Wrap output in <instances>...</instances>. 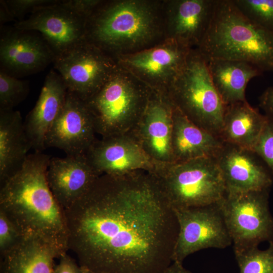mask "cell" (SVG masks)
I'll list each match as a JSON object with an SVG mask.
<instances>
[{
	"label": "cell",
	"mask_w": 273,
	"mask_h": 273,
	"mask_svg": "<svg viewBox=\"0 0 273 273\" xmlns=\"http://www.w3.org/2000/svg\"><path fill=\"white\" fill-rule=\"evenodd\" d=\"M164 273H192L184 267L183 263L173 262Z\"/></svg>",
	"instance_id": "36"
},
{
	"label": "cell",
	"mask_w": 273,
	"mask_h": 273,
	"mask_svg": "<svg viewBox=\"0 0 273 273\" xmlns=\"http://www.w3.org/2000/svg\"><path fill=\"white\" fill-rule=\"evenodd\" d=\"M83 268L84 273H98L97 272L93 271L92 270H90L84 267L81 266Z\"/></svg>",
	"instance_id": "37"
},
{
	"label": "cell",
	"mask_w": 273,
	"mask_h": 273,
	"mask_svg": "<svg viewBox=\"0 0 273 273\" xmlns=\"http://www.w3.org/2000/svg\"><path fill=\"white\" fill-rule=\"evenodd\" d=\"M172 105L165 94L153 91L140 121L130 132L155 161L173 162L172 152Z\"/></svg>",
	"instance_id": "15"
},
{
	"label": "cell",
	"mask_w": 273,
	"mask_h": 273,
	"mask_svg": "<svg viewBox=\"0 0 273 273\" xmlns=\"http://www.w3.org/2000/svg\"><path fill=\"white\" fill-rule=\"evenodd\" d=\"M191 49L172 39H165L150 48L115 59L121 68L153 91L166 94L184 66Z\"/></svg>",
	"instance_id": "11"
},
{
	"label": "cell",
	"mask_w": 273,
	"mask_h": 273,
	"mask_svg": "<svg viewBox=\"0 0 273 273\" xmlns=\"http://www.w3.org/2000/svg\"><path fill=\"white\" fill-rule=\"evenodd\" d=\"M96 134L87 104L67 90L64 105L46 134L45 147L58 148L67 155L85 154L97 139Z\"/></svg>",
	"instance_id": "14"
},
{
	"label": "cell",
	"mask_w": 273,
	"mask_h": 273,
	"mask_svg": "<svg viewBox=\"0 0 273 273\" xmlns=\"http://www.w3.org/2000/svg\"><path fill=\"white\" fill-rule=\"evenodd\" d=\"M216 0H164L165 39L197 48L210 23Z\"/></svg>",
	"instance_id": "16"
},
{
	"label": "cell",
	"mask_w": 273,
	"mask_h": 273,
	"mask_svg": "<svg viewBox=\"0 0 273 273\" xmlns=\"http://www.w3.org/2000/svg\"><path fill=\"white\" fill-rule=\"evenodd\" d=\"M28 83L3 70L0 72V110L14 109L27 97Z\"/></svg>",
	"instance_id": "27"
},
{
	"label": "cell",
	"mask_w": 273,
	"mask_h": 273,
	"mask_svg": "<svg viewBox=\"0 0 273 273\" xmlns=\"http://www.w3.org/2000/svg\"><path fill=\"white\" fill-rule=\"evenodd\" d=\"M164 0L102 1L86 19V40L116 59L165 39Z\"/></svg>",
	"instance_id": "3"
},
{
	"label": "cell",
	"mask_w": 273,
	"mask_h": 273,
	"mask_svg": "<svg viewBox=\"0 0 273 273\" xmlns=\"http://www.w3.org/2000/svg\"><path fill=\"white\" fill-rule=\"evenodd\" d=\"M150 173L173 209L215 204L226 195L215 158L162 164Z\"/></svg>",
	"instance_id": "7"
},
{
	"label": "cell",
	"mask_w": 273,
	"mask_h": 273,
	"mask_svg": "<svg viewBox=\"0 0 273 273\" xmlns=\"http://www.w3.org/2000/svg\"><path fill=\"white\" fill-rule=\"evenodd\" d=\"M196 49L206 59L250 63L273 71V33L248 18L233 0H216L212 19Z\"/></svg>",
	"instance_id": "4"
},
{
	"label": "cell",
	"mask_w": 273,
	"mask_h": 273,
	"mask_svg": "<svg viewBox=\"0 0 273 273\" xmlns=\"http://www.w3.org/2000/svg\"><path fill=\"white\" fill-rule=\"evenodd\" d=\"M153 90L128 71L118 69L85 101L101 138L124 134L135 127L149 104Z\"/></svg>",
	"instance_id": "5"
},
{
	"label": "cell",
	"mask_w": 273,
	"mask_h": 273,
	"mask_svg": "<svg viewBox=\"0 0 273 273\" xmlns=\"http://www.w3.org/2000/svg\"><path fill=\"white\" fill-rule=\"evenodd\" d=\"M102 1L101 0L60 1V4L76 15L86 19Z\"/></svg>",
	"instance_id": "32"
},
{
	"label": "cell",
	"mask_w": 273,
	"mask_h": 273,
	"mask_svg": "<svg viewBox=\"0 0 273 273\" xmlns=\"http://www.w3.org/2000/svg\"><path fill=\"white\" fill-rule=\"evenodd\" d=\"M67 89L60 75L52 70L48 74L35 105L26 117L27 136L35 152L46 149V134L60 114Z\"/></svg>",
	"instance_id": "20"
},
{
	"label": "cell",
	"mask_w": 273,
	"mask_h": 273,
	"mask_svg": "<svg viewBox=\"0 0 273 273\" xmlns=\"http://www.w3.org/2000/svg\"><path fill=\"white\" fill-rule=\"evenodd\" d=\"M239 273H273V241L268 248L260 250L258 246L235 251Z\"/></svg>",
	"instance_id": "26"
},
{
	"label": "cell",
	"mask_w": 273,
	"mask_h": 273,
	"mask_svg": "<svg viewBox=\"0 0 273 273\" xmlns=\"http://www.w3.org/2000/svg\"><path fill=\"white\" fill-rule=\"evenodd\" d=\"M253 151L265 163L273 174V122L268 120Z\"/></svg>",
	"instance_id": "29"
},
{
	"label": "cell",
	"mask_w": 273,
	"mask_h": 273,
	"mask_svg": "<svg viewBox=\"0 0 273 273\" xmlns=\"http://www.w3.org/2000/svg\"><path fill=\"white\" fill-rule=\"evenodd\" d=\"M86 20L65 8L57 1L36 9L27 19L16 22L14 28L39 32L56 56L86 40Z\"/></svg>",
	"instance_id": "12"
},
{
	"label": "cell",
	"mask_w": 273,
	"mask_h": 273,
	"mask_svg": "<svg viewBox=\"0 0 273 273\" xmlns=\"http://www.w3.org/2000/svg\"><path fill=\"white\" fill-rule=\"evenodd\" d=\"M268 190L226 194L217 203L232 239L234 252L273 241Z\"/></svg>",
	"instance_id": "8"
},
{
	"label": "cell",
	"mask_w": 273,
	"mask_h": 273,
	"mask_svg": "<svg viewBox=\"0 0 273 273\" xmlns=\"http://www.w3.org/2000/svg\"><path fill=\"white\" fill-rule=\"evenodd\" d=\"M51 156L35 152L21 167L1 184L0 210L23 236L50 245L60 257L67 253L68 230L64 209L48 183Z\"/></svg>",
	"instance_id": "2"
},
{
	"label": "cell",
	"mask_w": 273,
	"mask_h": 273,
	"mask_svg": "<svg viewBox=\"0 0 273 273\" xmlns=\"http://www.w3.org/2000/svg\"><path fill=\"white\" fill-rule=\"evenodd\" d=\"M54 0H9L5 2L14 17L32 13L36 9L56 3Z\"/></svg>",
	"instance_id": "31"
},
{
	"label": "cell",
	"mask_w": 273,
	"mask_h": 273,
	"mask_svg": "<svg viewBox=\"0 0 273 273\" xmlns=\"http://www.w3.org/2000/svg\"><path fill=\"white\" fill-rule=\"evenodd\" d=\"M172 107L173 162L215 158L223 146L222 140L195 124L176 108Z\"/></svg>",
	"instance_id": "21"
},
{
	"label": "cell",
	"mask_w": 273,
	"mask_h": 273,
	"mask_svg": "<svg viewBox=\"0 0 273 273\" xmlns=\"http://www.w3.org/2000/svg\"><path fill=\"white\" fill-rule=\"evenodd\" d=\"M23 236L14 224L0 210V252L2 255L14 246Z\"/></svg>",
	"instance_id": "30"
},
{
	"label": "cell",
	"mask_w": 273,
	"mask_h": 273,
	"mask_svg": "<svg viewBox=\"0 0 273 273\" xmlns=\"http://www.w3.org/2000/svg\"><path fill=\"white\" fill-rule=\"evenodd\" d=\"M100 176L85 154L51 158L47 171L49 186L64 209L81 198Z\"/></svg>",
	"instance_id": "18"
},
{
	"label": "cell",
	"mask_w": 273,
	"mask_h": 273,
	"mask_svg": "<svg viewBox=\"0 0 273 273\" xmlns=\"http://www.w3.org/2000/svg\"><path fill=\"white\" fill-rule=\"evenodd\" d=\"M55 55L40 37L14 28L1 34L0 60L12 73L35 72L54 62Z\"/></svg>",
	"instance_id": "19"
},
{
	"label": "cell",
	"mask_w": 273,
	"mask_h": 273,
	"mask_svg": "<svg viewBox=\"0 0 273 273\" xmlns=\"http://www.w3.org/2000/svg\"><path fill=\"white\" fill-rule=\"evenodd\" d=\"M252 21L273 33V0H233Z\"/></svg>",
	"instance_id": "28"
},
{
	"label": "cell",
	"mask_w": 273,
	"mask_h": 273,
	"mask_svg": "<svg viewBox=\"0 0 273 273\" xmlns=\"http://www.w3.org/2000/svg\"><path fill=\"white\" fill-rule=\"evenodd\" d=\"M206 60L212 83L225 106L246 101L245 91L249 81L263 73L253 65L244 61L217 58Z\"/></svg>",
	"instance_id": "25"
},
{
	"label": "cell",
	"mask_w": 273,
	"mask_h": 273,
	"mask_svg": "<svg viewBox=\"0 0 273 273\" xmlns=\"http://www.w3.org/2000/svg\"><path fill=\"white\" fill-rule=\"evenodd\" d=\"M64 210L68 250L81 266L98 273H164L173 262L177 220L148 171L101 175Z\"/></svg>",
	"instance_id": "1"
},
{
	"label": "cell",
	"mask_w": 273,
	"mask_h": 273,
	"mask_svg": "<svg viewBox=\"0 0 273 273\" xmlns=\"http://www.w3.org/2000/svg\"><path fill=\"white\" fill-rule=\"evenodd\" d=\"M53 63L67 90L84 101L119 68L114 58L86 40L56 56Z\"/></svg>",
	"instance_id": "9"
},
{
	"label": "cell",
	"mask_w": 273,
	"mask_h": 273,
	"mask_svg": "<svg viewBox=\"0 0 273 273\" xmlns=\"http://www.w3.org/2000/svg\"><path fill=\"white\" fill-rule=\"evenodd\" d=\"M54 273H84L82 267L67 254L59 258V263L55 266Z\"/></svg>",
	"instance_id": "33"
},
{
	"label": "cell",
	"mask_w": 273,
	"mask_h": 273,
	"mask_svg": "<svg viewBox=\"0 0 273 273\" xmlns=\"http://www.w3.org/2000/svg\"><path fill=\"white\" fill-rule=\"evenodd\" d=\"M215 159L226 194L269 190L272 185L270 173L253 151L223 143Z\"/></svg>",
	"instance_id": "17"
},
{
	"label": "cell",
	"mask_w": 273,
	"mask_h": 273,
	"mask_svg": "<svg viewBox=\"0 0 273 273\" xmlns=\"http://www.w3.org/2000/svg\"><path fill=\"white\" fill-rule=\"evenodd\" d=\"M259 101L264 115L273 122V86L267 87L260 96Z\"/></svg>",
	"instance_id": "34"
},
{
	"label": "cell",
	"mask_w": 273,
	"mask_h": 273,
	"mask_svg": "<svg viewBox=\"0 0 273 273\" xmlns=\"http://www.w3.org/2000/svg\"><path fill=\"white\" fill-rule=\"evenodd\" d=\"M268 119L247 101L225 106L219 138L253 151Z\"/></svg>",
	"instance_id": "22"
},
{
	"label": "cell",
	"mask_w": 273,
	"mask_h": 273,
	"mask_svg": "<svg viewBox=\"0 0 273 273\" xmlns=\"http://www.w3.org/2000/svg\"><path fill=\"white\" fill-rule=\"evenodd\" d=\"M32 149L19 111L0 110V182L23 165Z\"/></svg>",
	"instance_id": "23"
},
{
	"label": "cell",
	"mask_w": 273,
	"mask_h": 273,
	"mask_svg": "<svg viewBox=\"0 0 273 273\" xmlns=\"http://www.w3.org/2000/svg\"><path fill=\"white\" fill-rule=\"evenodd\" d=\"M195 124L219 138L225 105L215 89L204 57L192 49L166 94Z\"/></svg>",
	"instance_id": "6"
},
{
	"label": "cell",
	"mask_w": 273,
	"mask_h": 273,
	"mask_svg": "<svg viewBox=\"0 0 273 273\" xmlns=\"http://www.w3.org/2000/svg\"><path fill=\"white\" fill-rule=\"evenodd\" d=\"M0 20L1 23L14 20V17L9 10L5 1H1Z\"/></svg>",
	"instance_id": "35"
},
{
	"label": "cell",
	"mask_w": 273,
	"mask_h": 273,
	"mask_svg": "<svg viewBox=\"0 0 273 273\" xmlns=\"http://www.w3.org/2000/svg\"><path fill=\"white\" fill-rule=\"evenodd\" d=\"M173 210L178 233L172 255L173 262L183 263L187 257L201 250L224 249L232 244V239L217 203Z\"/></svg>",
	"instance_id": "10"
},
{
	"label": "cell",
	"mask_w": 273,
	"mask_h": 273,
	"mask_svg": "<svg viewBox=\"0 0 273 273\" xmlns=\"http://www.w3.org/2000/svg\"><path fill=\"white\" fill-rule=\"evenodd\" d=\"M85 155L100 175L153 172L162 164L152 159L130 133L97 139Z\"/></svg>",
	"instance_id": "13"
},
{
	"label": "cell",
	"mask_w": 273,
	"mask_h": 273,
	"mask_svg": "<svg viewBox=\"0 0 273 273\" xmlns=\"http://www.w3.org/2000/svg\"><path fill=\"white\" fill-rule=\"evenodd\" d=\"M1 256V273H54L55 259L60 257L42 240L23 236Z\"/></svg>",
	"instance_id": "24"
}]
</instances>
